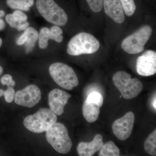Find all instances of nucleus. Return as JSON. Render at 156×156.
<instances>
[{"label":"nucleus","instance_id":"aec40b11","mask_svg":"<svg viewBox=\"0 0 156 156\" xmlns=\"http://www.w3.org/2000/svg\"><path fill=\"white\" fill-rule=\"evenodd\" d=\"M120 1L126 15L128 17L133 15L136 9L134 0H120Z\"/></svg>","mask_w":156,"mask_h":156},{"label":"nucleus","instance_id":"0eeeda50","mask_svg":"<svg viewBox=\"0 0 156 156\" xmlns=\"http://www.w3.org/2000/svg\"><path fill=\"white\" fill-rule=\"evenodd\" d=\"M36 6L39 13L48 22L59 26L67 23V14L53 0H37Z\"/></svg>","mask_w":156,"mask_h":156},{"label":"nucleus","instance_id":"39448f33","mask_svg":"<svg viewBox=\"0 0 156 156\" xmlns=\"http://www.w3.org/2000/svg\"><path fill=\"white\" fill-rule=\"evenodd\" d=\"M49 73L57 85L63 89L71 90L79 85V80L72 68L61 62L50 66Z\"/></svg>","mask_w":156,"mask_h":156},{"label":"nucleus","instance_id":"393cba45","mask_svg":"<svg viewBox=\"0 0 156 156\" xmlns=\"http://www.w3.org/2000/svg\"><path fill=\"white\" fill-rule=\"evenodd\" d=\"M14 20L17 23L25 22L27 19L26 14L23 13L22 11H16L13 13Z\"/></svg>","mask_w":156,"mask_h":156},{"label":"nucleus","instance_id":"4468645a","mask_svg":"<svg viewBox=\"0 0 156 156\" xmlns=\"http://www.w3.org/2000/svg\"><path fill=\"white\" fill-rule=\"evenodd\" d=\"M82 109L84 118L88 122H94L98 119L100 114V108L95 103L86 100Z\"/></svg>","mask_w":156,"mask_h":156},{"label":"nucleus","instance_id":"9d476101","mask_svg":"<svg viewBox=\"0 0 156 156\" xmlns=\"http://www.w3.org/2000/svg\"><path fill=\"white\" fill-rule=\"evenodd\" d=\"M136 70L137 73L143 76L154 75L156 73V53L149 50L137 58Z\"/></svg>","mask_w":156,"mask_h":156},{"label":"nucleus","instance_id":"423d86ee","mask_svg":"<svg viewBox=\"0 0 156 156\" xmlns=\"http://www.w3.org/2000/svg\"><path fill=\"white\" fill-rule=\"evenodd\" d=\"M152 33V29L151 26H144L123 40L121 45L122 49L129 54L141 53Z\"/></svg>","mask_w":156,"mask_h":156},{"label":"nucleus","instance_id":"dca6fc26","mask_svg":"<svg viewBox=\"0 0 156 156\" xmlns=\"http://www.w3.org/2000/svg\"><path fill=\"white\" fill-rule=\"evenodd\" d=\"M100 156H120V149L112 141H109L103 144L100 150Z\"/></svg>","mask_w":156,"mask_h":156},{"label":"nucleus","instance_id":"f704fd0d","mask_svg":"<svg viewBox=\"0 0 156 156\" xmlns=\"http://www.w3.org/2000/svg\"><path fill=\"white\" fill-rule=\"evenodd\" d=\"M2 39L0 38V47L2 46Z\"/></svg>","mask_w":156,"mask_h":156},{"label":"nucleus","instance_id":"6e6552de","mask_svg":"<svg viewBox=\"0 0 156 156\" xmlns=\"http://www.w3.org/2000/svg\"><path fill=\"white\" fill-rule=\"evenodd\" d=\"M41 98V93L38 87L35 85H31L17 91L14 99L18 105L30 108L39 103Z\"/></svg>","mask_w":156,"mask_h":156},{"label":"nucleus","instance_id":"412c9836","mask_svg":"<svg viewBox=\"0 0 156 156\" xmlns=\"http://www.w3.org/2000/svg\"><path fill=\"white\" fill-rule=\"evenodd\" d=\"M63 33L62 30L57 26L52 27L50 30L49 39L54 40L57 43H61L63 40V37L62 36Z\"/></svg>","mask_w":156,"mask_h":156},{"label":"nucleus","instance_id":"5701e85b","mask_svg":"<svg viewBox=\"0 0 156 156\" xmlns=\"http://www.w3.org/2000/svg\"><path fill=\"white\" fill-rule=\"evenodd\" d=\"M89 8L94 12L98 13L102 10L103 0H87Z\"/></svg>","mask_w":156,"mask_h":156},{"label":"nucleus","instance_id":"f3484780","mask_svg":"<svg viewBox=\"0 0 156 156\" xmlns=\"http://www.w3.org/2000/svg\"><path fill=\"white\" fill-rule=\"evenodd\" d=\"M34 0H7V5L11 9L28 11L33 5Z\"/></svg>","mask_w":156,"mask_h":156},{"label":"nucleus","instance_id":"2eb2a0df","mask_svg":"<svg viewBox=\"0 0 156 156\" xmlns=\"http://www.w3.org/2000/svg\"><path fill=\"white\" fill-rule=\"evenodd\" d=\"M24 33L27 37V40L26 42V51L28 53L32 50L38 38V33L35 29L33 27H28L25 30Z\"/></svg>","mask_w":156,"mask_h":156},{"label":"nucleus","instance_id":"7ed1b4c3","mask_svg":"<svg viewBox=\"0 0 156 156\" xmlns=\"http://www.w3.org/2000/svg\"><path fill=\"white\" fill-rule=\"evenodd\" d=\"M57 116L50 109L41 108L33 115L26 117L23 125L27 130L35 133L46 131L56 122Z\"/></svg>","mask_w":156,"mask_h":156},{"label":"nucleus","instance_id":"c756f323","mask_svg":"<svg viewBox=\"0 0 156 156\" xmlns=\"http://www.w3.org/2000/svg\"><path fill=\"white\" fill-rule=\"evenodd\" d=\"M5 23L0 18V30H2L5 28Z\"/></svg>","mask_w":156,"mask_h":156},{"label":"nucleus","instance_id":"72a5a7b5","mask_svg":"<svg viewBox=\"0 0 156 156\" xmlns=\"http://www.w3.org/2000/svg\"><path fill=\"white\" fill-rule=\"evenodd\" d=\"M3 72V69L2 67V66H0V76L2 74V73Z\"/></svg>","mask_w":156,"mask_h":156},{"label":"nucleus","instance_id":"ddd939ff","mask_svg":"<svg viewBox=\"0 0 156 156\" xmlns=\"http://www.w3.org/2000/svg\"><path fill=\"white\" fill-rule=\"evenodd\" d=\"M104 144L103 137L100 134H97L90 142L80 143L77 150L80 156H92L101 149Z\"/></svg>","mask_w":156,"mask_h":156},{"label":"nucleus","instance_id":"c85d7f7f","mask_svg":"<svg viewBox=\"0 0 156 156\" xmlns=\"http://www.w3.org/2000/svg\"><path fill=\"white\" fill-rule=\"evenodd\" d=\"M29 25V23L26 21L22 23H18L16 29L18 31L25 30L26 29L28 28Z\"/></svg>","mask_w":156,"mask_h":156},{"label":"nucleus","instance_id":"20e7f679","mask_svg":"<svg viewBox=\"0 0 156 156\" xmlns=\"http://www.w3.org/2000/svg\"><path fill=\"white\" fill-rule=\"evenodd\" d=\"M113 83L119 89L122 96L126 99H131L136 97L142 91V83L136 78L131 79L130 74L119 71L112 77Z\"/></svg>","mask_w":156,"mask_h":156},{"label":"nucleus","instance_id":"bb28decb","mask_svg":"<svg viewBox=\"0 0 156 156\" xmlns=\"http://www.w3.org/2000/svg\"><path fill=\"white\" fill-rule=\"evenodd\" d=\"M6 21L10 24V26L13 28H16L17 25V23L14 20L13 14H9L6 15L5 17Z\"/></svg>","mask_w":156,"mask_h":156},{"label":"nucleus","instance_id":"7c9ffc66","mask_svg":"<svg viewBox=\"0 0 156 156\" xmlns=\"http://www.w3.org/2000/svg\"><path fill=\"white\" fill-rule=\"evenodd\" d=\"M5 15V11H2V10H1V11H0V17H4V15Z\"/></svg>","mask_w":156,"mask_h":156},{"label":"nucleus","instance_id":"2f4dec72","mask_svg":"<svg viewBox=\"0 0 156 156\" xmlns=\"http://www.w3.org/2000/svg\"><path fill=\"white\" fill-rule=\"evenodd\" d=\"M4 91L3 89H0V97L4 95Z\"/></svg>","mask_w":156,"mask_h":156},{"label":"nucleus","instance_id":"6ab92c4d","mask_svg":"<svg viewBox=\"0 0 156 156\" xmlns=\"http://www.w3.org/2000/svg\"><path fill=\"white\" fill-rule=\"evenodd\" d=\"M50 30L47 27H43L40 30L38 35L39 46L41 49H45L48 47L49 39Z\"/></svg>","mask_w":156,"mask_h":156},{"label":"nucleus","instance_id":"f257e3e1","mask_svg":"<svg viewBox=\"0 0 156 156\" xmlns=\"http://www.w3.org/2000/svg\"><path fill=\"white\" fill-rule=\"evenodd\" d=\"M99 48L100 43L94 36L82 32L71 39L68 44L67 53L73 56L93 54L97 52Z\"/></svg>","mask_w":156,"mask_h":156},{"label":"nucleus","instance_id":"4be33fe9","mask_svg":"<svg viewBox=\"0 0 156 156\" xmlns=\"http://www.w3.org/2000/svg\"><path fill=\"white\" fill-rule=\"evenodd\" d=\"M86 100L89 102L95 103L98 106L99 108H100L103 105V96L99 92H92L88 95Z\"/></svg>","mask_w":156,"mask_h":156},{"label":"nucleus","instance_id":"a878e982","mask_svg":"<svg viewBox=\"0 0 156 156\" xmlns=\"http://www.w3.org/2000/svg\"><path fill=\"white\" fill-rule=\"evenodd\" d=\"M1 82L3 85H7L8 87H13L15 85V81L13 80L12 77L9 74L3 76L1 79Z\"/></svg>","mask_w":156,"mask_h":156},{"label":"nucleus","instance_id":"473e14b6","mask_svg":"<svg viewBox=\"0 0 156 156\" xmlns=\"http://www.w3.org/2000/svg\"><path fill=\"white\" fill-rule=\"evenodd\" d=\"M156 98H155V99H154V101L153 102V106H154V108H155V110L156 109Z\"/></svg>","mask_w":156,"mask_h":156},{"label":"nucleus","instance_id":"cd10ccee","mask_svg":"<svg viewBox=\"0 0 156 156\" xmlns=\"http://www.w3.org/2000/svg\"><path fill=\"white\" fill-rule=\"evenodd\" d=\"M27 40V37L25 34H23L17 39L16 41V44L18 45H22L25 44Z\"/></svg>","mask_w":156,"mask_h":156},{"label":"nucleus","instance_id":"f8f14e48","mask_svg":"<svg viewBox=\"0 0 156 156\" xmlns=\"http://www.w3.org/2000/svg\"><path fill=\"white\" fill-rule=\"evenodd\" d=\"M103 6L107 15L118 23L125 20L124 10L120 0H103Z\"/></svg>","mask_w":156,"mask_h":156},{"label":"nucleus","instance_id":"a211bd4d","mask_svg":"<svg viewBox=\"0 0 156 156\" xmlns=\"http://www.w3.org/2000/svg\"><path fill=\"white\" fill-rule=\"evenodd\" d=\"M144 148L147 153L151 156L156 155V130L147 138L144 143Z\"/></svg>","mask_w":156,"mask_h":156},{"label":"nucleus","instance_id":"f03ea898","mask_svg":"<svg viewBox=\"0 0 156 156\" xmlns=\"http://www.w3.org/2000/svg\"><path fill=\"white\" fill-rule=\"evenodd\" d=\"M46 136L48 142L59 153L66 154L71 149L72 142L63 124L54 123L46 131Z\"/></svg>","mask_w":156,"mask_h":156},{"label":"nucleus","instance_id":"1a4fd4ad","mask_svg":"<svg viewBox=\"0 0 156 156\" xmlns=\"http://www.w3.org/2000/svg\"><path fill=\"white\" fill-rule=\"evenodd\" d=\"M134 119V114L129 112L114 122L112 129L114 134L118 139L125 140L130 136L133 130Z\"/></svg>","mask_w":156,"mask_h":156},{"label":"nucleus","instance_id":"9b49d317","mask_svg":"<svg viewBox=\"0 0 156 156\" xmlns=\"http://www.w3.org/2000/svg\"><path fill=\"white\" fill-rule=\"evenodd\" d=\"M71 95L61 89H53L48 95V101L50 109L57 115L64 112V107Z\"/></svg>","mask_w":156,"mask_h":156},{"label":"nucleus","instance_id":"b1692460","mask_svg":"<svg viewBox=\"0 0 156 156\" xmlns=\"http://www.w3.org/2000/svg\"><path fill=\"white\" fill-rule=\"evenodd\" d=\"M15 95V90L12 87H9L6 91H4V96L5 100L8 103H11L14 100Z\"/></svg>","mask_w":156,"mask_h":156}]
</instances>
